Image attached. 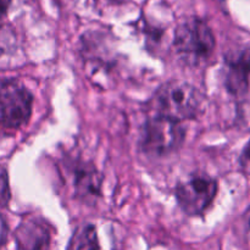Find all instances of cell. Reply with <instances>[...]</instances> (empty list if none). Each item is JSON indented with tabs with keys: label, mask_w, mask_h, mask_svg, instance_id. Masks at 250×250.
<instances>
[{
	"label": "cell",
	"mask_w": 250,
	"mask_h": 250,
	"mask_svg": "<svg viewBox=\"0 0 250 250\" xmlns=\"http://www.w3.org/2000/svg\"><path fill=\"white\" fill-rule=\"evenodd\" d=\"M203 105V95L190 83L185 81H171L161 85L154 97V106L159 116L173 121L194 119Z\"/></svg>",
	"instance_id": "1"
},
{
	"label": "cell",
	"mask_w": 250,
	"mask_h": 250,
	"mask_svg": "<svg viewBox=\"0 0 250 250\" xmlns=\"http://www.w3.org/2000/svg\"><path fill=\"white\" fill-rule=\"evenodd\" d=\"M173 48L187 63L200 65L214 53V34L205 22L188 20L176 29Z\"/></svg>",
	"instance_id": "2"
},
{
	"label": "cell",
	"mask_w": 250,
	"mask_h": 250,
	"mask_svg": "<svg viewBox=\"0 0 250 250\" xmlns=\"http://www.w3.org/2000/svg\"><path fill=\"white\" fill-rule=\"evenodd\" d=\"M33 97L16 80H0V127L15 129L28 122Z\"/></svg>",
	"instance_id": "3"
},
{
	"label": "cell",
	"mask_w": 250,
	"mask_h": 250,
	"mask_svg": "<svg viewBox=\"0 0 250 250\" xmlns=\"http://www.w3.org/2000/svg\"><path fill=\"white\" fill-rule=\"evenodd\" d=\"M185 139V129L181 122L164 116H155L144 126L142 146L151 155H166L172 153Z\"/></svg>",
	"instance_id": "4"
},
{
	"label": "cell",
	"mask_w": 250,
	"mask_h": 250,
	"mask_svg": "<svg viewBox=\"0 0 250 250\" xmlns=\"http://www.w3.org/2000/svg\"><path fill=\"white\" fill-rule=\"evenodd\" d=\"M217 193V182L204 173L190 176L176 188V199L181 209L190 216L207 211Z\"/></svg>",
	"instance_id": "5"
},
{
	"label": "cell",
	"mask_w": 250,
	"mask_h": 250,
	"mask_svg": "<svg viewBox=\"0 0 250 250\" xmlns=\"http://www.w3.org/2000/svg\"><path fill=\"white\" fill-rule=\"evenodd\" d=\"M114 239L105 224H84L73 233L67 250H114Z\"/></svg>",
	"instance_id": "6"
},
{
	"label": "cell",
	"mask_w": 250,
	"mask_h": 250,
	"mask_svg": "<svg viewBox=\"0 0 250 250\" xmlns=\"http://www.w3.org/2000/svg\"><path fill=\"white\" fill-rule=\"evenodd\" d=\"M71 177L73 189L80 199L94 202L100 197L103 177L94 166L84 163L77 164L71 171Z\"/></svg>",
	"instance_id": "7"
},
{
	"label": "cell",
	"mask_w": 250,
	"mask_h": 250,
	"mask_svg": "<svg viewBox=\"0 0 250 250\" xmlns=\"http://www.w3.org/2000/svg\"><path fill=\"white\" fill-rule=\"evenodd\" d=\"M15 238L20 250H44L50 242V232L44 222L28 219L20 225Z\"/></svg>",
	"instance_id": "8"
},
{
	"label": "cell",
	"mask_w": 250,
	"mask_h": 250,
	"mask_svg": "<svg viewBox=\"0 0 250 250\" xmlns=\"http://www.w3.org/2000/svg\"><path fill=\"white\" fill-rule=\"evenodd\" d=\"M250 75V50H246L238 56L227 61L226 87L229 93L242 95L247 92Z\"/></svg>",
	"instance_id": "9"
},
{
	"label": "cell",
	"mask_w": 250,
	"mask_h": 250,
	"mask_svg": "<svg viewBox=\"0 0 250 250\" xmlns=\"http://www.w3.org/2000/svg\"><path fill=\"white\" fill-rule=\"evenodd\" d=\"M241 167L247 175H250V142L246 146V148L242 151L241 159H239Z\"/></svg>",
	"instance_id": "10"
},
{
	"label": "cell",
	"mask_w": 250,
	"mask_h": 250,
	"mask_svg": "<svg viewBox=\"0 0 250 250\" xmlns=\"http://www.w3.org/2000/svg\"><path fill=\"white\" fill-rule=\"evenodd\" d=\"M7 236H9V227H7V224L4 217L0 215V247H2L6 243Z\"/></svg>",
	"instance_id": "11"
},
{
	"label": "cell",
	"mask_w": 250,
	"mask_h": 250,
	"mask_svg": "<svg viewBox=\"0 0 250 250\" xmlns=\"http://www.w3.org/2000/svg\"><path fill=\"white\" fill-rule=\"evenodd\" d=\"M10 2H11V0H0V19L6 14L7 9L10 6Z\"/></svg>",
	"instance_id": "12"
},
{
	"label": "cell",
	"mask_w": 250,
	"mask_h": 250,
	"mask_svg": "<svg viewBox=\"0 0 250 250\" xmlns=\"http://www.w3.org/2000/svg\"><path fill=\"white\" fill-rule=\"evenodd\" d=\"M247 219H248V226H249V229H250V208H249L248 212H247Z\"/></svg>",
	"instance_id": "13"
},
{
	"label": "cell",
	"mask_w": 250,
	"mask_h": 250,
	"mask_svg": "<svg viewBox=\"0 0 250 250\" xmlns=\"http://www.w3.org/2000/svg\"><path fill=\"white\" fill-rule=\"evenodd\" d=\"M106 1H120V0H106Z\"/></svg>",
	"instance_id": "14"
}]
</instances>
